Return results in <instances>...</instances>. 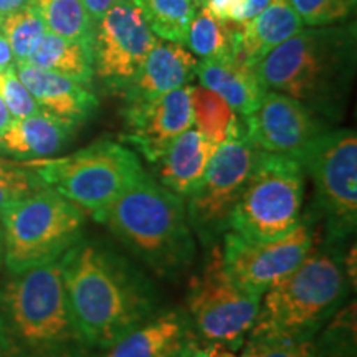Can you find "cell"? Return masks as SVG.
Returning <instances> with one entry per match:
<instances>
[{
  "label": "cell",
  "mask_w": 357,
  "mask_h": 357,
  "mask_svg": "<svg viewBox=\"0 0 357 357\" xmlns=\"http://www.w3.org/2000/svg\"><path fill=\"white\" fill-rule=\"evenodd\" d=\"M60 260L70 311L93 352L113 346L162 310L153 280L105 240L83 236Z\"/></svg>",
  "instance_id": "6da1fadb"
},
{
  "label": "cell",
  "mask_w": 357,
  "mask_h": 357,
  "mask_svg": "<svg viewBox=\"0 0 357 357\" xmlns=\"http://www.w3.org/2000/svg\"><path fill=\"white\" fill-rule=\"evenodd\" d=\"M357 60L356 24L307 26L255 66L266 91L301 101L326 123L344 116Z\"/></svg>",
  "instance_id": "7a4b0ae2"
},
{
  "label": "cell",
  "mask_w": 357,
  "mask_h": 357,
  "mask_svg": "<svg viewBox=\"0 0 357 357\" xmlns=\"http://www.w3.org/2000/svg\"><path fill=\"white\" fill-rule=\"evenodd\" d=\"M0 352L2 357L95 354L70 311L60 258L0 281Z\"/></svg>",
  "instance_id": "3957f363"
},
{
  "label": "cell",
  "mask_w": 357,
  "mask_h": 357,
  "mask_svg": "<svg viewBox=\"0 0 357 357\" xmlns=\"http://www.w3.org/2000/svg\"><path fill=\"white\" fill-rule=\"evenodd\" d=\"M351 287L356 284L346 270L344 245L326 242L318 225L305 260L260 298L247 337L312 339L344 306Z\"/></svg>",
  "instance_id": "277c9868"
},
{
  "label": "cell",
  "mask_w": 357,
  "mask_h": 357,
  "mask_svg": "<svg viewBox=\"0 0 357 357\" xmlns=\"http://www.w3.org/2000/svg\"><path fill=\"white\" fill-rule=\"evenodd\" d=\"M91 213L159 278L176 280L194 263L195 238L185 200L149 174Z\"/></svg>",
  "instance_id": "5b68a950"
},
{
  "label": "cell",
  "mask_w": 357,
  "mask_h": 357,
  "mask_svg": "<svg viewBox=\"0 0 357 357\" xmlns=\"http://www.w3.org/2000/svg\"><path fill=\"white\" fill-rule=\"evenodd\" d=\"M84 212L50 187L25 195L0 217L3 265L8 273L47 265L84 236Z\"/></svg>",
  "instance_id": "8992f818"
},
{
  "label": "cell",
  "mask_w": 357,
  "mask_h": 357,
  "mask_svg": "<svg viewBox=\"0 0 357 357\" xmlns=\"http://www.w3.org/2000/svg\"><path fill=\"white\" fill-rule=\"evenodd\" d=\"M24 164L45 185L91 212L114 202L147 174L132 149L111 139H98L61 158Z\"/></svg>",
  "instance_id": "52a82bcc"
},
{
  "label": "cell",
  "mask_w": 357,
  "mask_h": 357,
  "mask_svg": "<svg viewBox=\"0 0 357 357\" xmlns=\"http://www.w3.org/2000/svg\"><path fill=\"white\" fill-rule=\"evenodd\" d=\"M305 190L306 171L296 155L257 149L229 230L257 242L283 236L301 220Z\"/></svg>",
  "instance_id": "ba28073f"
},
{
  "label": "cell",
  "mask_w": 357,
  "mask_h": 357,
  "mask_svg": "<svg viewBox=\"0 0 357 357\" xmlns=\"http://www.w3.org/2000/svg\"><path fill=\"white\" fill-rule=\"evenodd\" d=\"M314 184V215L326 242L344 245L357 227V136L354 129L329 128L300 154Z\"/></svg>",
  "instance_id": "9c48e42d"
},
{
  "label": "cell",
  "mask_w": 357,
  "mask_h": 357,
  "mask_svg": "<svg viewBox=\"0 0 357 357\" xmlns=\"http://www.w3.org/2000/svg\"><path fill=\"white\" fill-rule=\"evenodd\" d=\"M260 298L243 293L229 278L222 258V245L207 248L197 275L190 278L185 307L195 334L204 346L238 351L255 324Z\"/></svg>",
  "instance_id": "30bf717a"
},
{
  "label": "cell",
  "mask_w": 357,
  "mask_h": 357,
  "mask_svg": "<svg viewBox=\"0 0 357 357\" xmlns=\"http://www.w3.org/2000/svg\"><path fill=\"white\" fill-rule=\"evenodd\" d=\"M257 149L245 137L217 146L207 171L184 199L192 234L204 248L220 242L230 229V218L255 162Z\"/></svg>",
  "instance_id": "8fae6325"
},
{
  "label": "cell",
  "mask_w": 357,
  "mask_h": 357,
  "mask_svg": "<svg viewBox=\"0 0 357 357\" xmlns=\"http://www.w3.org/2000/svg\"><path fill=\"white\" fill-rule=\"evenodd\" d=\"M318 225L314 212H307L291 231L266 242L225 231L222 258L227 275L243 293L261 298L305 260L314 243Z\"/></svg>",
  "instance_id": "7c38bea8"
},
{
  "label": "cell",
  "mask_w": 357,
  "mask_h": 357,
  "mask_svg": "<svg viewBox=\"0 0 357 357\" xmlns=\"http://www.w3.org/2000/svg\"><path fill=\"white\" fill-rule=\"evenodd\" d=\"M158 42L131 0H118L95 25V75L121 95Z\"/></svg>",
  "instance_id": "4fadbf2b"
},
{
  "label": "cell",
  "mask_w": 357,
  "mask_h": 357,
  "mask_svg": "<svg viewBox=\"0 0 357 357\" xmlns=\"http://www.w3.org/2000/svg\"><path fill=\"white\" fill-rule=\"evenodd\" d=\"M333 128L294 98L266 91L260 106L245 116L243 134L255 149L298 155L310 142Z\"/></svg>",
  "instance_id": "5bb4252c"
},
{
  "label": "cell",
  "mask_w": 357,
  "mask_h": 357,
  "mask_svg": "<svg viewBox=\"0 0 357 357\" xmlns=\"http://www.w3.org/2000/svg\"><path fill=\"white\" fill-rule=\"evenodd\" d=\"M190 86L187 84L154 100L124 105L119 141L134 147L154 166L182 132L194 128Z\"/></svg>",
  "instance_id": "9a60e30c"
},
{
  "label": "cell",
  "mask_w": 357,
  "mask_h": 357,
  "mask_svg": "<svg viewBox=\"0 0 357 357\" xmlns=\"http://www.w3.org/2000/svg\"><path fill=\"white\" fill-rule=\"evenodd\" d=\"M202 344L185 310H160L131 333L93 357H176Z\"/></svg>",
  "instance_id": "2e32d148"
},
{
  "label": "cell",
  "mask_w": 357,
  "mask_h": 357,
  "mask_svg": "<svg viewBox=\"0 0 357 357\" xmlns=\"http://www.w3.org/2000/svg\"><path fill=\"white\" fill-rule=\"evenodd\" d=\"M197 61V56L185 45L159 40L136 77L123 89L124 105L154 100L187 86L195 78Z\"/></svg>",
  "instance_id": "e0dca14e"
},
{
  "label": "cell",
  "mask_w": 357,
  "mask_h": 357,
  "mask_svg": "<svg viewBox=\"0 0 357 357\" xmlns=\"http://www.w3.org/2000/svg\"><path fill=\"white\" fill-rule=\"evenodd\" d=\"M15 71L30 95L43 111L65 121L82 124L96 113L100 101L91 89L82 83L37 68L25 61H17Z\"/></svg>",
  "instance_id": "ac0fdd59"
},
{
  "label": "cell",
  "mask_w": 357,
  "mask_h": 357,
  "mask_svg": "<svg viewBox=\"0 0 357 357\" xmlns=\"http://www.w3.org/2000/svg\"><path fill=\"white\" fill-rule=\"evenodd\" d=\"M303 29L305 25L288 0H273L248 22H231L234 56L255 68L268 53Z\"/></svg>",
  "instance_id": "d6986e66"
},
{
  "label": "cell",
  "mask_w": 357,
  "mask_h": 357,
  "mask_svg": "<svg viewBox=\"0 0 357 357\" xmlns=\"http://www.w3.org/2000/svg\"><path fill=\"white\" fill-rule=\"evenodd\" d=\"M77 124L40 109L26 118L12 119L0 132V155L17 160L53 158L73 136Z\"/></svg>",
  "instance_id": "ffe728a7"
},
{
  "label": "cell",
  "mask_w": 357,
  "mask_h": 357,
  "mask_svg": "<svg viewBox=\"0 0 357 357\" xmlns=\"http://www.w3.org/2000/svg\"><path fill=\"white\" fill-rule=\"evenodd\" d=\"M195 78L199 84L212 89L225 100L236 114H252L265 96L266 89L261 86L255 68L234 55L220 58H204L195 66Z\"/></svg>",
  "instance_id": "44dd1931"
},
{
  "label": "cell",
  "mask_w": 357,
  "mask_h": 357,
  "mask_svg": "<svg viewBox=\"0 0 357 357\" xmlns=\"http://www.w3.org/2000/svg\"><path fill=\"white\" fill-rule=\"evenodd\" d=\"M217 144L195 128L182 132L158 162L155 181L178 197L185 199L207 171Z\"/></svg>",
  "instance_id": "7402d4cb"
},
{
  "label": "cell",
  "mask_w": 357,
  "mask_h": 357,
  "mask_svg": "<svg viewBox=\"0 0 357 357\" xmlns=\"http://www.w3.org/2000/svg\"><path fill=\"white\" fill-rule=\"evenodd\" d=\"M25 63L89 86L95 78L93 50L86 45L45 32Z\"/></svg>",
  "instance_id": "603a6c76"
},
{
  "label": "cell",
  "mask_w": 357,
  "mask_h": 357,
  "mask_svg": "<svg viewBox=\"0 0 357 357\" xmlns=\"http://www.w3.org/2000/svg\"><path fill=\"white\" fill-rule=\"evenodd\" d=\"M192 116L194 128L202 132L213 144L238 137L243 134V123L238 114L227 105L225 100L202 84L190 86Z\"/></svg>",
  "instance_id": "cb8c5ba5"
},
{
  "label": "cell",
  "mask_w": 357,
  "mask_h": 357,
  "mask_svg": "<svg viewBox=\"0 0 357 357\" xmlns=\"http://www.w3.org/2000/svg\"><path fill=\"white\" fill-rule=\"evenodd\" d=\"M158 38L185 45L197 6L194 0H131Z\"/></svg>",
  "instance_id": "d4e9b609"
},
{
  "label": "cell",
  "mask_w": 357,
  "mask_h": 357,
  "mask_svg": "<svg viewBox=\"0 0 357 357\" xmlns=\"http://www.w3.org/2000/svg\"><path fill=\"white\" fill-rule=\"evenodd\" d=\"M30 3L38 10L48 32L86 45L93 50L95 24L79 0H30Z\"/></svg>",
  "instance_id": "484cf974"
},
{
  "label": "cell",
  "mask_w": 357,
  "mask_h": 357,
  "mask_svg": "<svg viewBox=\"0 0 357 357\" xmlns=\"http://www.w3.org/2000/svg\"><path fill=\"white\" fill-rule=\"evenodd\" d=\"M185 47L200 60L234 55L231 22L218 20L207 8L199 7L189 26Z\"/></svg>",
  "instance_id": "4316f807"
},
{
  "label": "cell",
  "mask_w": 357,
  "mask_h": 357,
  "mask_svg": "<svg viewBox=\"0 0 357 357\" xmlns=\"http://www.w3.org/2000/svg\"><path fill=\"white\" fill-rule=\"evenodd\" d=\"M0 32L10 45L13 58L17 61H26L40 38L47 32L42 17L32 3L22 7L0 20Z\"/></svg>",
  "instance_id": "83f0119b"
},
{
  "label": "cell",
  "mask_w": 357,
  "mask_h": 357,
  "mask_svg": "<svg viewBox=\"0 0 357 357\" xmlns=\"http://www.w3.org/2000/svg\"><path fill=\"white\" fill-rule=\"evenodd\" d=\"M314 341L321 357H356V301L342 306Z\"/></svg>",
  "instance_id": "f1b7e54d"
},
{
  "label": "cell",
  "mask_w": 357,
  "mask_h": 357,
  "mask_svg": "<svg viewBox=\"0 0 357 357\" xmlns=\"http://www.w3.org/2000/svg\"><path fill=\"white\" fill-rule=\"evenodd\" d=\"M42 187L45 184L29 166L6 160L0 155V217L10 205Z\"/></svg>",
  "instance_id": "f546056e"
},
{
  "label": "cell",
  "mask_w": 357,
  "mask_h": 357,
  "mask_svg": "<svg viewBox=\"0 0 357 357\" xmlns=\"http://www.w3.org/2000/svg\"><path fill=\"white\" fill-rule=\"evenodd\" d=\"M305 26H328L354 15L357 0H288Z\"/></svg>",
  "instance_id": "4dcf8cb0"
},
{
  "label": "cell",
  "mask_w": 357,
  "mask_h": 357,
  "mask_svg": "<svg viewBox=\"0 0 357 357\" xmlns=\"http://www.w3.org/2000/svg\"><path fill=\"white\" fill-rule=\"evenodd\" d=\"M240 357H321L314 337L306 341L291 339L247 337Z\"/></svg>",
  "instance_id": "1f68e13d"
},
{
  "label": "cell",
  "mask_w": 357,
  "mask_h": 357,
  "mask_svg": "<svg viewBox=\"0 0 357 357\" xmlns=\"http://www.w3.org/2000/svg\"><path fill=\"white\" fill-rule=\"evenodd\" d=\"M0 98L6 102L12 119L26 118V116L38 113L42 109L25 84L22 83L15 66L0 70Z\"/></svg>",
  "instance_id": "d6a6232c"
},
{
  "label": "cell",
  "mask_w": 357,
  "mask_h": 357,
  "mask_svg": "<svg viewBox=\"0 0 357 357\" xmlns=\"http://www.w3.org/2000/svg\"><path fill=\"white\" fill-rule=\"evenodd\" d=\"M271 2L273 0H231L229 20L236 22V24H243V22H248L265 10Z\"/></svg>",
  "instance_id": "836d02e7"
},
{
  "label": "cell",
  "mask_w": 357,
  "mask_h": 357,
  "mask_svg": "<svg viewBox=\"0 0 357 357\" xmlns=\"http://www.w3.org/2000/svg\"><path fill=\"white\" fill-rule=\"evenodd\" d=\"M79 2H82V6L84 7V10H86L93 24L96 25L98 22L101 20V17L105 15L118 0H79Z\"/></svg>",
  "instance_id": "e575fe53"
},
{
  "label": "cell",
  "mask_w": 357,
  "mask_h": 357,
  "mask_svg": "<svg viewBox=\"0 0 357 357\" xmlns=\"http://www.w3.org/2000/svg\"><path fill=\"white\" fill-rule=\"evenodd\" d=\"M230 2L231 0H205L202 7L207 8L215 19L227 22L230 15Z\"/></svg>",
  "instance_id": "d590c367"
},
{
  "label": "cell",
  "mask_w": 357,
  "mask_h": 357,
  "mask_svg": "<svg viewBox=\"0 0 357 357\" xmlns=\"http://www.w3.org/2000/svg\"><path fill=\"white\" fill-rule=\"evenodd\" d=\"M15 65V58H13L12 48L8 45L7 38L0 32V70H6L8 66Z\"/></svg>",
  "instance_id": "8d00e7d4"
},
{
  "label": "cell",
  "mask_w": 357,
  "mask_h": 357,
  "mask_svg": "<svg viewBox=\"0 0 357 357\" xmlns=\"http://www.w3.org/2000/svg\"><path fill=\"white\" fill-rule=\"evenodd\" d=\"M30 0H0V20L10 13L20 10L22 7L29 6Z\"/></svg>",
  "instance_id": "74e56055"
},
{
  "label": "cell",
  "mask_w": 357,
  "mask_h": 357,
  "mask_svg": "<svg viewBox=\"0 0 357 357\" xmlns=\"http://www.w3.org/2000/svg\"><path fill=\"white\" fill-rule=\"evenodd\" d=\"M176 357H208V347L204 344H195Z\"/></svg>",
  "instance_id": "f35d334b"
},
{
  "label": "cell",
  "mask_w": 357,
  "mask_h": 357,
  "mask_svg": "<svg viewBox=\"0 0 357 357\" xmlns=\"http://www.w3.org/2000/svg\"><path fill=\"white\" fill-rule=\"evenodd\" d=\"M10 121H12V116H10V113H8L6 102H3L2 98H0V132H2L3 129L10 124Z\"/></svg>",
  "instance_id": "ab89813d"
},
{
  "label": "cell",
  "mask_w": 357,
  "mask_h": 357,
  "mask_svg": "<svg viewBox=\"0 0 357 357\" xmlns=\"http://www.w3.org/2000/svg\"><path fill=\"white\" fill-rule=\"evenodd\" d=\"M3 266V242H2V230H0V268Z\"/></svg>",
  "instance_id": "60d3db41"
},
{
  "label": "cell",
  "mask_w": 357,
  "mask_h": 357,
  "mask_svg": "<svg viewBox=\"0 0 357 357\" xmlns=\"http://www.w3.org/2000/svg\"><path fill=\"white\" fill-rule=\"evenodd\" d=\"M204 2H205V0H199V7H202Z\"/></svg>",
  "instance_id": "b9f144b4"
},
{
  "label": "cell",
  "mask_w": 357,
  "mask_h": 357,
  "mask_svg": "<svg viewBox=\"0 0 357 357\" xmlns=\"http://www.w3.org/2000/svg\"><path fill=\"white\" fill-rule=\"evenodd\" d=\"M194 3H195V6H197V7H199V0H194Z\"/></svg>",
  "instance_id": "7bdbcfd3"
},
{
  "label": "cell",
  "mask_w": 357,
  "mask_h": 357,
  "mask_svg": "<svg viewBox=\"0 0 357 357\" xmlns=\"http://www.w3.org/2000/svg\"><path fill=\"white\" fill-rule=\"evenodd\" d=\"M0 357H2V352H0Z\"/></svg>",
  "instance_id": "ee69618b"
}]
</instances>
